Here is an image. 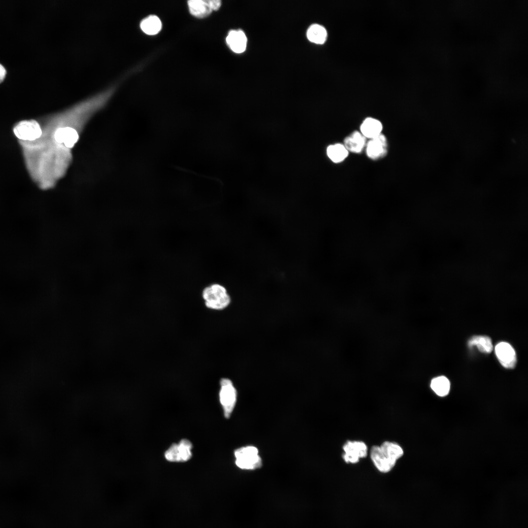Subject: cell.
Listing matches in <instances>:
<instances>
[{"mask_svg": "<svg viewBox=\"0 0 528 528\" xmlns=\"http://www.w3.org/2000/svg\"><path fill=\"white\" fill-rule=\"evenodd\" d=\"M15 135L20 139L33 141L41 136L42 129L39 123L34 120H24L19 122L13 129Z\"/></svg>", "mask_w": 528, "mask_h": 528, "instance_id": "5", "label": "cell"}, {"mask_svg": "<svg viewBox=\"0 0 528 528\" xmlns=\"http://www.w3.org/2000/svg\"><path fill=\"white\" fill-rule=\"evenodd\" d=\"M343 450V458L347 463H357L367 454V445L362 441L348 440L344 445Z\"/></svg>", "mask_w": 528, "mask_h": 528, "instance_id": "6", "label": "cell"}, {"mask_svg": "<svg viewBox=\"0 0 528 528\" xmlns=\"http://www.w3.org/2000/svg\"><path fill=\"white\" fill-rule=\"evenodd\" d=\"M387 150L386 139L382 134L371 138L367 144V154L373 159H377L384 156L387 153Z\"/></svg>", "mask_w": 528, "mask_h": 528, "instance_id": "8", "label": "cell"}, {"mask_svg": "<svg viewBox=\"0 0 528 528\" xmlns=\"http://www.w3.org/2000/svg\"><path fill=\"white\" fill-rule=\"evenodd\" d=\"M55 140L59 143H64L67 148H72L79 138L77 131L70 127L61 128L55 132Z\"/></svg>", "mask_w": 528, "mask_h": 528, "instance_id": "11", "label": "cell"}, {"mask_svg": "<svg viewBox=\"0 0 528 528\" xmlns=\"http://www.w3.org/2000/svg\"><path fill=\"white\" fill-rule=\"evenodd\" d=\"M188 5L191 14L198 18L206 17L212 11L207 0H190Z\"/></svg>", "mask_w": 528, "mask_h": 528, "instance_id": "14", "label": "cell"}, {"mask_svg": "<svg viewBox=\"0 0 528 528\" xmlns=\"http://www.w3.org/2000/svg\"><path fill=\"white\" fill-rule=\"evenodd\" d=\"M382 125L381 122L374 118H367L360 127L362 134L366 138H373L381 134Z\"/></svg>", "mask_w": 528, "mask_h": 528, "instance_id": "13", "label": "cell"}, {"mask_svg": "<svg viewBox=\"0 0 528 528\" xmlns=\"http://www.w3.org/2000/svg\"><path fill=\"white\" fill-rule=\"evenodd\" d=\"M202 297L205 306L213 309H224L231 302L227 289L219 283H213L206 286L202 290Z\"/></svg>", "mask_w": 528, "mask_h": 528, "instance_id": "1", "label": "cell"}, {"mask_svg": "<svg viewBox=\"0 0 528 528\" xmlns=\"http://www.w3.org/2000/svg\"><path fill=\"white\" fill-rule=\"evenodd\" d=\"M366 137L358 131H354L344 140V146L348 151L360 153L365 146Z\"/></svg>", "mask_w": 528, "mask_h": 528, "instance_id": "12", "label": "cell"}, {"mask_svg": "<svg viewBox=\"0 0 528 528\" xmlns=\"http://www.w3.org/2000/svg\"><path fill=\"white\" fill-rule=\"evenodd\" d=\"M379 447L389 459L396 462L403 455L402 448L395 442L385 441Z\"/></svg>", "mask_w": 528, "mask_h": 528, "instance_id": "16", "label": "cell"}, {"mask_svg": "<svg viewBox=\"0 0 528 528\" xmlns=\"http://www.w3.org/2000/svg\"><path fill=\"white\" fill-rule=\"evenodd\" d=\"M192 444L187 439L181 440L178 444L174 443L165 453L166 459L173 462H184L191 459Z\"/></svg>", "mask_w": 528, "mask_h": 528, "instance_id": "4", "label": "cell"}, {"mask_svg": "<svg viewBox=\"0 0 528 528\" xmlns=\"http://www.w3.org/2000/svg\"><path fill=\"white\" fill-rule=\"evenodd\" d=\"M220 400L224 411V415L229 418L234 408L237 400V392L232 381L222 378L220 381Z\"/></svg>", "mask_w": 528, "mask_h": 528, "instance_id": "3", "label": "cell"}, {"mask_svg": "<svg viewBox=\"0 0 528 528\" xmlns=\"http://www.w3.org/2000/svg\"><path fill=\"white\" fill-rule=\"evenodd\" d=\"M207 1L212 10H218L221 5V1L220 0H207Z\"/></svg>", "mask_w": 528, "mask_h": 528, "instance_id": "22", "label": "cell"}, {"mask_svg": "<svg viewBox=\"0 0 528 528\" xmlns=\"http://www.w3.org/2000/svg\"><path fill=\"white\" fill-rule=\"evenodd\" d=\"M432 390L439 396H444L448 395L450 388V383L447 377L440 376L433 378L430 383Z\"/></svg>", "mask_w": 528, "mask_h": 528, "instance_id": "17", "label": "cell"}, {"mask_svg": "<svg viewBox=\"0 0 528 528\" xmlns=\"http://www.w3.org/2000/svg\"><path fill=\"white\" fill-rule=\"evenodd\" d=\"M226 41L231 50L235 53H242L246 49L247 38L244 33L241 30H231L226 37Z\"/></svg>", "mask_w": 528, "mask_h": 528, "instance_id": "10", "label": "cell"}, {"mask_svg": "<svg viewBox=\"0 0 528 528\" xmlns=\"http://www.w3.org/2000/svg\"><path fill=\"white\" fill-rule=\"evenodd\" d=\"M327 154L332 161L334 163H339L347 157L349 152L343 145L335 144L328 147Z\"/></svg>", "mask_w": 528, "mask_h": 528, "instance_id": "20", "label": "cell"}, {"mask_svg": "<svg viewBox=\"0 0 528 528\" xmlns=\"http://www.w3.org/2000/svg\"><path fill=\"white\" fill-rule=\"evenodd\" d=\"M236 464L243 469H255L262 466V460L258 449L252 446L240 448L235 450Z\"/></svg>", "mask_w": 528, "mask_h": 528, "instance_id": "2", "label": "cell"}, {"mask_svg": "<svg viewBox=\"0 0 528 528\" xmlns=\"http://www.w3.org/2000/svg\"><path fill=\"white\" fill-rule=\"evenodd\" d=\"M496 356L501 364L505 368L513 369L516 362V355L513 347L508 343L501 342L495 348Z\"/></svg>", "mask_w": 528, "mask_h": 528, "instance_id": "7", "label": "cell"}, {"mask_svg": "<svg viewBox=\"0 0 528 528\" xmlns=\"http://www.w3.org/2000/svg\"><path fill=\"white\" fill-rule=\"evenodd\" d=\"M6 74V70L5 67L0 64V83L1 82Z\"/></svg>", "mask_w": 528, "mask_h": 528, "instance_id": "23", "label": "cell"}, {"mask_svg": "<svg viewBox=\"0 0 528 528\" xmlns=\"http://www.w3.org/2000/svg\"><path fill=\"white\" fill-rule=\"evenodd\" d=\"M468 345L470 347L476 346L480 352L484 353H490L493 350L491 340L486 336H474L468 340Z\"/></svg>", "mask_w": 528, "mask_h": 528, "instance_id": "18", "label": "cell"}, {"mask_svg": "<svg viewBox=\"0 0 528 528\" xmlns=\"http://www.w3.org/2000/svg\"><path fill=\"white\" fill-rule=\"evenodd\" d=\"M370 455L374 465L381 472H389L396 464V462L389 459L383 453L379 446H373L371 448Z\"/></svg>", "mask_w": 528, "mask_h": 528, "instance_id": "9", "label": "cell"}, {"mask_svg": "<svg viewBox=\"0 0 528 528\" xmlns=\"http://www.w3.org/2000/svg\"><path fill=\"white\" fill-rule=\"evenodd\" d=\"M307 35L308 39L310 42L317 44H322L326 40L327 33L326 29L323 26L314 24L309 27Z\"/></svg>", "mask_w": 528, "mask_h": 528, "instance_id": "19", "label": "cell"}, {"mask_svg": "<svg viewBox=\"0 0 528 528\" xmlns=\"http://www.w3.org/2000/svg\"><path fill=\"white\" fill-rule=\"evenodd\" d=\"M140 26L141 30L146 34L154 35L160 31L162 23L160 20L156 16L151 15L142 20Z\"/></svg>", "mask_w": 528, "mask_h": 528, "instance_id": "15", "label": "cell"}, {"mask_svg": "<svg viewBox=\"0 0 528 528\" xmlns=\"http://www.w3.org/2000/svg\"><path fill=\"white\" fill-rule=\"evenodd\" d=\"M171 167H172L173 169H174L175 170H178V171H181V172H184V173H188V174H193V175H195V176H197L198 177L204 178H207V179H208L209 180H213V181L219 182L220 183V192H221V193H222V189L223 187L224 186V183L219 178L217 177H214V176H207V175H203V174H199V173H198L197 172H195L193 170H191L190 169H186V168H183V167H182L181 166L176 165H174V164L171 165Z\"/></svg>", "mask_w": 528, "mask_h": 528, "instance_id": "21", "label": "cell"}]
</instances>
